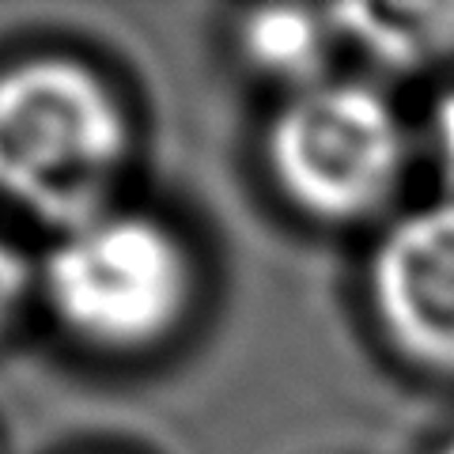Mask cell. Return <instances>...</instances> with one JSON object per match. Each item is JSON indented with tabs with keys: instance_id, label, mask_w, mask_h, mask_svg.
Returning a JSON list of instances; mask_svg holds the SVG:
<instances>
[{
	"instance_id": "cell-1",
	"label": "cell",
	"mask_w": 454,
	"mask_h": 454,
	"mask_svg": "<svg viewBox=\"0 0 454 454\" xmlns=\"http://www.w3.org/2000/svg\"><path fill=\"white\" fill-rule=\"evenodd\" d=\"M129 118L103 73L35 53L0 68V197L68 227L106 208Z\"/></svg>"
},
{
	"instance_id": "cell-2",
	"label": "cell",
	"mask_w": 454,
	"mask_h": 454,
	"mask_svg": "<svg viewBox=\"0 0 454 454\" xmlns=\"http://www.w3.org/2000/svg\"><path fill=\"white\" fill-rule=\"evenodd\" d=\"M38 295L80 345L145 352L186 318L193 262L163 220L106 205L61 227L38 265Z\"/></svg>"
},
{
	"instance_id": "cell-3",
	"label": "cell",
	"mask_w": 454,
	"mask_h": 454,
	"mask_svg": "<svg viewBox=\"0 0 454 454\" xmlns=\"http://www.w3.org/2000/svg\"><path fill=\"white\" fill-rule=\"evenodd\" d=\"M409 137L387 95L360 80H318L280 98L265 129V167L295 212L352 223L390 201Z\"/></svg>"
},
{
	"instance_id": "cell-4",
	"label": "cell",
	"mask_w": 454,
	"mask_h": 454,
	"mask_svg": "<svg viewBox=\"0 0 454 454\" xmlns=\"http://www.w3.org/2000/svg\"><path fill=\"white\" fill-rule=\"evenodd\" d=\"M367 300L405 360L454 375V197L405 212L379 235Z\"/></svg>"
},
{
	"instance_id": "cell-5",
	"label": "cell",
	"mask_w": 454,
	"mask_h": 454,
	"mask_svg": "<svg viewBox=\"0 0 454 454\" xmlns=\"http://www.w3.org/2000/svg\"><path fill=\"white\" fill-rule=\"evenodd\" d=\"M333 42H340L337 20L330 12L310 8H258L239 27V50L247 65L277 83L284 95L330 80L325 61Z\"/></svg>"
},
{
	"instance_id": "cell-6",
	"label": "cell",
	"mask_w": 454,
	"mask_h": 454,
	"mask_svg": "<svg viewBox=\"0 0 454 454\" xmlns=\"http://www.w3.org/2000/svg\"><path fill=\"white\" fill-rule=\"evenodd\" d=\"M340 38L390 68H424L454 53V8H340Z\"/></svg>"
},
{
	"instance_id": "cell-7",
	"label": "cell",
	"mask_w": 454,
	"mask_h": 454,
	"mask_svg": "<svg viewBox=\"0 0 454 454\" xmlns=\"http://www.w3.org/2000/svg\"><path fill=\"white\" fill-rule=\"evenodd\" d=\"M31 292H38V269L23 258V250L12 239L0 235V330H8L20 318Z\"/></svg>"
},
{
	"instance_id": "cell-8",
	"label": "cell",
	"mask_w": 454,
	"mask_h": 454,
	"mask_svg": "<svg viewBox=\"0 0 454 454\" xmlns=\"http://www.w3.org/2000/svg\"><path fill=\"white\" fill-rule=\"evenodd\" d=\"M428 140H432V152H435L439 167L454 178V91H447L435 103L432 121H428Z\"/></svg>"
},
{
	"instance_id": "cell-9",
	"label": "cell",
	"mask_w": 454,
	"mask_h": 454,
	"mask_svg": "<svg viewBox=\"0 0 454 454\" xmlns=\"http://www.w3.org/2000/svg\"><path fill=\"white\" fill-rule=\"evenodd\" d=\"M435 454H454V435H450V439H447V443H443V447H439Z\"/></svg>"
}]
</instances>
